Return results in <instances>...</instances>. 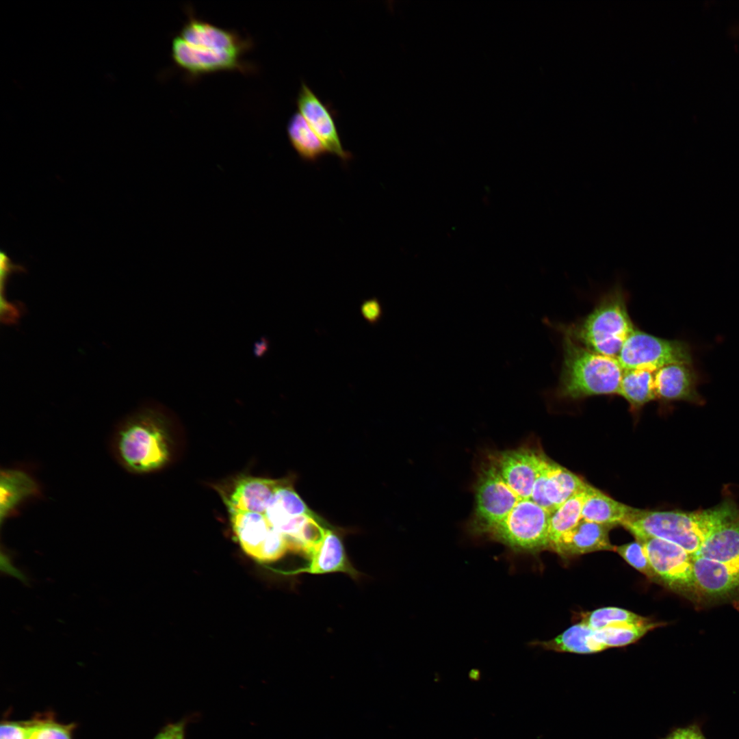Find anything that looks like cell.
I'll list each match as a JSON object with an SVG mask.
<instances>
[{"mask_svg":"<svg viewBox=\"0 0 739 739\" xmlns=\"http://www.w3.org/2000/svg\"><path fill=\"white\" fill-rule=\"evenodd\" d=\"M640 542L658 580L674 590L695 589L692 554L679 545L659 538H647Z\"/></svg>","mask_w":739,"mask_h":739,"instance_id":"7","label":"cell"},{"mask_svg":"<svg viewBox=\"0 0 739 739\" xmlns=\"http://www.w3.org/2000/svg\"><path fill=\"white\" fill-rule=\"evenodd\" d=\"M39 486L27 471L6 468L0 474V521L9 517L26 500L37 495Z\"/></svg>","mask_w":739,"mask_h":739,"instance_id":"17","label":"cell"},{"mask_svg":"<svg viewBox=\"0 0 739 739\" xmlns=\"http://www.w3.org/2000/svg\"><path fill=\"white\" fill-rule=\"evenodd\" d=\"M289 481L286 478H242L235 483L231 492L224 499L226 505L230 513H265L276 491Z\"/></svg>","mask_w":739,"mask_h":739,"instance_id":"12","label":"cell"},{"mask_svg":"<svg viewBox=\"0 0 739 739\" xmlns=\"http://www.w3.org/2000/svg\"><path fill=\"white\" fill-rule=\"evenodd\" d=\"M73 724H62L51 718L36 719L31 739H73Z\"/></svg>","mask_w":739,"mask_h":739,"instance_id":"29","label":"cell"},{"mask_svg":"<svg viewBox=\"0 0 739 739\" xmlns=\"http://www.w3.org/2000/svg\"><path fill=\"white\" fill-rule=\"evenodd\" d=\"M694 556L723 563L739 575V516L708 537Z\"/></svg>","mask_w":739,"mask_h":739,"instance_id":"18","label":"cell"},{"mask_svg":"<svg viewBox=\"0 0 739 739\" xmlns=\"http://www.w3.org/2000/svg\"><path fill=\"white\" fill-rule=\"evenodd\" d=\"M165 419L157 411L145 409L125 422L117 430L114 449L122 466L133 473L157 470L169 460Z\"/></svg>","mask_w":739,"mask_h":739,"instance_id":"4","label":"cell"},{"mask_svg":"<svg viewBox=\"0 0 739 739\" xmlns=\"http://www.w3.org/2000/svg\"><path fill=\"white\" fill-rule=\"evenodd\" d=\"M733 504L698 512L656 511L634 508L621 526L641 541L654 537L675 543L693 556L713 532L737 518Z\"/></svg>","mask_w":739,"mask_h":739,"instance_id":"1","label":"cell"},{"mask_svg":"<svg viewBox=\"0 0 739 739\" xmlns=\"http://www.w3.org/2000/svg\"><path fill=\"white\" fill-rule=\"evenodd\" d=\"M550 515L531 500H515L507 516L484 536L517 554H536L549 549Z\"/></svg>","mask_w":739,"mask_h":739,"instance_id":"5","label":"cell"},{"mask_svg":"<svg viewBox=\"0 0 739 739\" xmlns=\"http://www.w3.org/2000/svg\"><path fill=\"white\" fill-rule=\"evenodd\" d=\"M660 625L649 621L640 623L616 625L595 630L594 634L596 640L606 648L623 647L634 643Z\"/></svg>","mask_w":739,"mask_h":739,"instance_id":"26","label":"cell"},{"mask_svg":"<svg viewBox=\"0 0 739 739\" xmlns=\"http://www.w3.org/2000/svg\"><path fill=\"white\" fill-rule=\"evenodd\" d=\"M308 565L298 569L296 573L310 574H326L335 572L345 573L352 578L359 575L350 564L339 536L326 528L322 540L307 555Z\"/></svg>","mask_w":739,"mask_h":739,"instance_id":"15","label":"cell"},{"mask_svg":"<svg viewBox=\"0 0 739 739\" xmlns=\"http://www.w3.org/2000/svg\"><path fill=\"white\" fill-rule=\"evenodd\" d=\"M187 720L182 719L165 725L153 739H185Z\"/></svg>","mask_w":739,"mask_h":739,"instance_id":"31","label":"cell"},{"mask_svg":"<svg viewBox=\"0 0 739 739\" xmlns=\"http://www.w3.org/2000/svg\"><path fill=\"white\" fill-rule=\"evenodd\" d=\"M35 724L36 720L3 722L0 727V739H31Z\"/></svg>","mask_w":739,"mask_h":739,"instance_id":"30","label":"cell"},{"mask_svg":"<svg viewBox=\"0 0 739 739\" xmlns=\"http://www.w3.org/2000/svg\"><path fill=\"white\" fill-rule=\"evenodd\" d=\"M612 528L582 519L574 528L562 534L551 550L562 556L601 550L615 551L616 547L611 544L608 536Z\"/></svg>","mask_w":739,"mask_h":739,"instance_id":"14","label":"cell"},{"mask_svg":"<svg viewBox=\"0 0 739 739\" xmlns=\"http://www.w3.org/2000/svg\"><path fill=\"white\" fill-rule=\"evenodd\" d=\"M299 112L305 118L312 130L321 140L328 153L341 160H349L351 153L341 144L333 115L313 91L304 82L296 99Z\"/></svg>","mask_w":739,"mask_h":739,"instance_id":"10","label":"cell"},{"mask_svg":"<svg viewBox=\"0 0 739 739\" xmlns=\"http://www.w3.org/2000/svg\"><path fill=\"white\" fill-rule=\"evenodd\" d=\"M187 19L177 35L187 42L202 48L226 51L242 55L253 43L235 31L226 29L194 15L187 10Z\"/></svg>","mask_w":739,"mask_h":739,"instance_id":"11","label":"cell"},{"mask_svg":"<svg viewBox=\"0 0 739 739\" xmlns=\"http://www.w3.org/2000/svg\"><path fill=\"white\" fill-rule=\"evenodd\" d=\"M581 478L546 456L535 480L530 499L552 514L564 502L584 490Z\"/></svg>","mask_w":739,"mask_h":739,"instance_id":"9","label":"cell"},{"mask_svg":"<svg viewBox=\"0 0 739 739\" xmlns=\"http://www.w3.org/2000/svg\"><path fill=\"white\" fill-rule=\"evenodd\" d=\"M628 294L620 278L599 298L586 316L555 328L588 349L617 358L636 328L627 309Z\"/></svg>","mask_w":739,"mask_h":739,"instance_id":"2","label":"cell"},{"mask_svg":"<svg viewBox=\"0 0 739 739\" xmlns=\"http://www.w3.org/2000/svg\"><path fill=\"white\" fill-rule=\"evenodd\" d=\"M562 361L556 395L570 400L618 395L623 369L617 358L592 351L562 335Z\"/></svg>","mask_w":739,"mask_h":739,"instance_id":"3","label":"cell"},{"mask_svg":"<svg viewBox=\"0 0 739 739\" xmlns=\"http://www.w3.org/2000/svg\"><path fill=\"white\" fill-rule=\"evenodd\" d=\"M264 514L274 528L296 517L314 515L295 491L291 481L276 491Z\"/></svg>","mask_w":739,"mask_h":739,"instance_id":"23","label":"cell"},{"mask_svg":"<svg viewBox=\"0 0 739 739\" xmlns=\"http://www.w3.org/2000/svg\"><path fill=\"white\" fill-rule=\"evenodd\" d=\"M648 621L646 618L625 609L606 607L586 614L581 622L594 630H598L612 625L640 623Z\"/></svg>","mask_w":739,"mask_h":739,"instance_id":"27","label":"cell"},{"mask_svg":"<svg viewBox=\"0 0 739 739\" xmlns=\"http://www.w3.org/2000/svg\"><path fill=\"white\" fill-rule=\"evenodd\" d=\"M0 564L1 571L18 579L23 583H27L26 575L13 565L11 557L6 552H1Z\"/></svg>","mask_w":739,"mask_h":739,"instance_id":"33","label":"cell"},{"mask_svg":"<svg viewBox=\"0 0 739 739\" xmlns=\"http://www.w3.org/2000/svg\"><path fill=\"white\" fill-rule=\"evenodd\" d=\"M655 372L646 369L623 370L619 394L638 411L648 402L656 400Z\"/></svg>","mask_w":739,"mask_h":739,"instance_id":"22","label":"cell"},{"mask_svg":"<svg viewBox=\"0 0 739 739\" xmlns=\"http://www.w3.org/2000/svg\"><path fill=\"white\" fill-rule=\"evenodd\" d=\"M361 311L363 317L372 324H376L383 314L381 304L379 300L374 298L365 300L361 306Z\"/></svg>","mask_w":739,"mask_h":739,"instance_id":"32","label":"cell"},{"mask_svg":"<svg viewBox=\"0 0 739 739\" xmlns=\"http://www.w3.org/2000/svg\"><path fill=\"white\" fill-rule=\"evenodd\" d=\"M697 376L692 363H673L655 372L656 400L662 402L688 401L700 403L697 390Z\"/></svg>","mask_w":739,"mask_h":739,"instance_id":"13","label":"cell"},{"mask_svg":"<svg viewBox=\"0 0 739 739\" xmlns=\"http://www.w3.org/2000/svg\"><path fill=\"white\" fill-rule=\"evenodd\" d=\"M633 509L588 484L582 507V519L613 527L622 525Z\"/></svg>","mask_w":739,"mask_h":739,"instance_id":"20","label":"cell"},{"mask_svg":"<svg viewBox=\"0 0 739 739\" xmlns=\"http://www.w3.org/2000/svg\"><path fill=\"white\" fill-rule=\"evenodd\" d=\"M667 739H706L697 726H690L678 729L673 732Z\"/></svg>","mask_w":739,"mask_h":739,"instance_id":"34","label":"cell"},{"mask_svg":"<svg viewBox=\"0 0 739 739\" xmlns=\"http://www.w3.org/2000/svg\"><path fill=\"white\" fill-rule=\"evenodd\" d=\"M617 359L623 370L653 372L673 363H692L690 346L678 339H666L636 328L624 342Z\"/></svg>","mask_w":739,"mask_h":739,"instance_id":"6","label":"cell"},{"mask_svg":"<svg viewBox=\"0 0 739 739\" xmlns=\"http://www.w3.org/2000/svg\"><path fill=\"white\" fill-rule=\"evenodd\" d=\"M586 489L570 497L551 514L549 549H552L562 534L574 528L582 520Z\"/></svg>","mask_w":739,"mask_h":739,"instance_id":"25","label":"cell"},{"mask_svg":"<svg viewBox=\"0 0 739 739\" xmlns=\"http://www.w3.org/2000/svg\"><path fill=\"white\" fill-rule=\"evenodd\" d=\"M695 588L712 597H724L739 589V575L723 563L694 556Z\"/></svg>","mask_w":739,"mask_h":739,"instance_id":"16","label":"cell"},{"mask_svg":"<svg viewBox=\"0 0 739 739\" xmlns=\"http://www.w3.org/2000/svg\"><path fill=\"white\" fill-rule=\"evenodd\" d=\"M594 632V630L580 622L550 640L532 644L547 650L576 653H592L607 649L596 640Z\"/></svg>","mask_w":739,"mask_h":739,"instance_id":"21","label":"cell"},{"mask_svg":"<svg viewBox=\"0 0 739 739\" xmlns=\"http://www.w3.org/2000/svg\"><path fill=\"white\" fill-rule=\"evenodd\" d=\"M231 521L243 550L257 560L273 528L265 514L235 512L231 513Z\"/></svg>","mask_w":739,"mask_h":739,"instance_id":"19","label":"cell"},{"mask_svg":"<svg viewBox=\"0 0 739 739\" xmlns=\"http://www.w3.org/2000/svg\"><path fill=\"white\" fill-rule=\"evenodd\" d=\"M287 133L289 142L299 156L308 161H315L328 151L300 112L290 118Z\"/></svg>","mask_w":739,"mask_h":739,"instance_id":"24","label":"cell"},{"mask_svg":"<svg viewBox=\"0 0 739 739\" xmlns=\"http://www.w3.org/2000/svg\"><path fill=\"white\" fill-rule=\"evenodd\" d=\"M171 56L174 64L191 77L222 70L246 73L253 67L244 62L241 55L196 47L177 34L171 42Z\"/></svg>","mask_w":739,"mask_h":739,"instance_id":"8","label":"cell"},{"mask_svg":"<svg viewBox=\"0 0 739 739\" xmlns=\"http://www.w3.org/2000/svg\"><path fill=\"white\" fill-rule=\"evenodd\" d=\"M615 551L630 565L650 578H658L639 541L616 547Z\"/></svg>","mask_w":739,"mask_h":739,"instance_id":"28","label":"cell"}]
</instances>
